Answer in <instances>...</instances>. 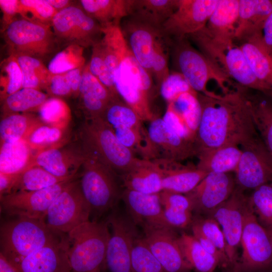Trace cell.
Listing matches in <instances>:
<instances>
[{
  "label": "cell",
  "instance_id": "cell-18",
  "mask_svg": "<svg viewBox=\"0 0 272 272\" xmlns=\"http://www.w3.org/2000/svg\"><path fill=\"white\" fill-rule=\"evenodd\" d=\"M120 27L130 51L139 63L151 74V64L155 44L166 36L162 27L135 14L123 19Z\"/></svg>",
  "mask_w": 272,
  "mask_h": 272
},
{
  "label": "cell",
  "instance_id": "cell-43",
  "mask_svg": "<svg viewBox=\"0 0 272 272\" xmlns=\"http://www.w3.org/2000/svg\"><path fill=\"white\" fill-rule=\"evenodd\" d=\"M102 118L113 129L120 127L146 128L138 114L120 98L110 102Z\"/></svg>",
  "mask_w": 272,
  "mask_h": 272
},
{
  "label": "cell",
  "instance_id": "cell-2",
  "mask_svg": "<svg viewBox=\"0 0 272 272\" xmlns=\"http://www.w3.org/2000/svg\"><path fill=\"white\" fill-rule=\"evenodd\" d=\"M172 63L177 71L182 74L191 87L198 93L218 98V95L207 89L209 82H215L223 94L232 90L228 85L235 84L220 67L200 51L193 47L185 37L171 39L170 45Z\"/></svg>",
  "mask_w": 272,
  "mask_h": 272
},
{
  "label": "cell",
  "instance_id": "cell-15",
  "mask_svg": "<svg viewBox=\"0 0 272 272\" xmlns=\"http://www.w3.org/2000/svg\"><path fill=\"white\" fill-rule=\"evenodd\" d=\"M74 178L35 191L12 193L1 197V211L15 217L43 220L48 209Z\"/></svg>",
  "mask_w": 272,
  "mask_h": 272
},
{
  "label": "cell",
  "instance_id": "cell-5",
  "mask_svg": "<svg viewBox=\"0 0 272 272\" xmlns=\"http://www.w3.org/2000/svg\"><path fill=\"white\" fill-rule=\"evenodd\" d=\"M80 138L83 152L96 158L117 176L126 172L138 158L120 143L102 117L86 119Z\"/></svg>",
  "mask_w": 272,
  "mask_h": 272
},
{
  "label": "cell",
  "instance_id": "cell-63",
  "mask_svg": "<svg viewBox=\"0 0 272 272\" xmlns=\"http://www.w3.org/2000/svg\"><path fill=\"white\" fill-rule=\"evenodd\" d=\"M270 235L271 242V246H272V233L270 234Z\"/></svg>",
  "mask_w": 272,
  "mask_h": 272
},
{
  "label": "cell",
  "instance_id": "cell-6",
  "mask_svg": "<svg viewBox=\"0 0 272 272\" xmlns=\"http://www.w3.org/2000/svg\"><path fill=\"white\" fill-rule=\"evenodd\" d=\"M110 229L107 221H89L67 234L72 272H101Z\"/></svg>",
  "mask_w": 272,
  "mask_h": 272
},
{
  "label": "cell",
  "instance_id": "cell-44",
  "mask_svg": "<svg viewBox=\"0 0 272 272\" xmlns=\"http://www.w3.org/2000/svg\"><path fill=\"white\" fill-rule=\"evenodd\" d=\"M250 204L260 224L272 233V185H262L254 189Z\"/></svg>",
  "mask_w": 272,
  "mask_h": 272
},
{
  "label": "cell",
  "instance_id": "cell-26",
  "mask_svg": "<svg viewBox=\"0 0 272 272\" xmlns=\"http://www.w3.org/2000/svg\"><path fill=\"white\" fill-rule=\"evenodd\" d=\"M79 95L86 119L102 117L110 102L116 98L89 71L85 65L80 82Z\"/></svg>",
  "mask_w": 272,
  "mask_h": 272
},
{
  "label": "cell",
  "instance_id": "cell-50",
  "mask_svg": "<svg viewBox=\"0 0 272 272\" xmlns=\"http://www.w3.org/2000/svg\"><path fill=\"white\" fill-rule=\"evenodd\" d=\"M57 12L46 0H18V15L31 22L51 25Z\"/></svg>",
  "mask_w": 272,
  "mask_h": 272
},
{
  "label": "cell",
  "instance_id": "cell-36",
  "mask_svg": "<svg viewBox=\"0 0 272 272\" xmlns=\"http://www.w3.org/2000/svg\"><path fill=\"white\" fill-rule=\"evenodd\" d=\"M43 124L38 116L30 113L4 115L0 122L1 142L27 140L34 130Z\"/></svg>",
  "mask_w": 272,
  "mask_h": 272
},
{
  "label": "cell",
  "instance_id": "cell-51",
  "mask_svg": "<svg viewBox=\"0 0 272 272\" xmlns=\"http://www.w3.org/2000/svg\"><path fill=\"white\" fill-rule=\"evenodd\" d=\"M171 39L164 36L155 44L151 64V73L158 87L170 74L168 67V47Z\"/></svg>",
  "mask_w": 272,
  "mask_h": 272
},
{
  "label": "cell",
  "instance_id": "cell-64",
  "mask_svg": "<svg viewBox=\"0 0 272 272\" xmlns=\"http://www.w3.org/2000/svg\"><path fill=\"white\" fill-rule=\"evenodd\" d=\"M271 61H272V54H271Z\"/></svg>",
  "mask_w": 272,
  "mask_h": 272
},
{
  "label": "cell",
  "instance_id": "cell-13",
  "mask_svg": "<svg viewBox=\"0 0 272 272\" xmlns=\"http://www.w3.org/2000/svg\"><path fill=\"white\" fill-rule=\"evenodd\" d=\"M242 153L235 173V182L242 190L272 185V156L260 136L240 146Z\"/></svg>",
  "mask_w": 272,
  "mask_h": 272
},
{
  "label": "cell",
  "instance_id": "cell-11",
  "mask_svg": "<svg viewBox=\"0 0 272 272\" xmlns=\"http://www.w3.org/2000/svg\"><path fill=\"white\" fill-rule=\"evenodd\" d=\"M91 214L90 206L82 192L79 181L74 179L53 201L42 220L53 231L67 234L90 221Z\"/></svg>",
  "mask_w": 272,
  "mask_h": 272
},
{
  "label": "cell",
  "instance_id": "cell-21",
  "mask_svg": "<svg viewBox=\"0 0 272 272\" xmlns=\"http://www.w3.org/2000/svg\"><path fill=\"white\" fill-rule=\"evenodd\" d=\"M147 129L152 148L151 160L181 162L195 156L194 145L173 132L162 118L157 117L150 121Z\"/></svg>",
  "mask_w": 272,
  "mask_h": 272
},
{
  "label": "cell",
  "instance_id": "cell-37",
  "mask_svg": "<svg viewBox=\"0 0 272 272\" xmlns=\"http://www.w3.org/2000/svg\"><path fill=\"white\" fill-rule=\"evenodd\" d=\"M99 42L105 62L113 78L115 71L129 51L120 27L103 28V36Z\"/></svg>",
  "mask_w": 272,
  "mask_h": 272
},
{
  "label": "cell",
  "instance_id": "cell-1",
  "mask_svg": "<svg viewBox=\"0 0 272 272\" xmlns=\"http://www.w3.org/2000/svg\"><path fill=\"white\" fill-rule=\"evenodd\" d=\"M201 115L195 142V157L228 144L241 146L259 135L238 85L218 98L198 93Z\"/></svg>",
  "mask_w": 272,
  "mask_h": 272
},
{
  "label": "cell",
  "instance_id": "cell-58",
  "mask_svg": "<svg viewBox=\"0 0 272 272\" xmlns=\"http://www.w3.org/2000/svg\"><path fill=\"white\" fill-rule=\"evenodd\" d=\"M18 0H0V8L2 12V32L16 18L18 14Z\"/></svg>",
  "mask_w": 272,
  "mask_h": 272
},
{
  "label": "cell",
  "instance_id": "cell-16",
  "mask_svg": "<svg viewBox=\"0 0 272 272\" xmlns=\"http://www.w3.org/2000/svg\"><path fill=\"white\" fill-rule=\"evenodd\" d=\"M248 201L240 188L235 187L230 197L211 213L223 233L226 254L229 263H237V250L240 245L244 216Z\"/></svg>",
  "mask_w": 272,
  "mask_h": 272
},
{
  "label": "cell",
  "instance_id": "cell-25",
  "mask_svg": "<svg viewBox=\"0 0 272 272\" xmlns=\"http://www.w3.org/2000/svg\"><path fill=\"white\" fill-rule=\"evenodd\" d=\"M121 198L135 224L168 226L159 193L146 194L125 188Z\"/></svg>",
  "mask_w": 272,
  "mask_h": 272
},
{
  "label": "cell",
  "instance_id": "cell-7",
  "mask_svg": "<svg viewBox=\"0 0 272 272\" xmlns=\"http://www.w3.org/2000/svg\"><path fill=\"white\" fill-rule=\"evenodd\" d=\"M152 75L137 61L129 49L113 75L116 90L121 99L144 121L158 116L153 108L154 84Z\"/></svg>",
  "mask_w": 272,
  "mask_h": 272
},
{
  "label": "cell",
  "instance_id": "cell-19",
  "mask_svg": "<svg viewBox=\"0 0 272 272\" xmlns=\"http://www.w3.org/2000/svg\"><path fill=\"white\" fill-rule=\"evenodd\" d=\"M144 238L165 272H187L192 268L185 259L172 227L166 225L142 226Z\"/></svg>",
  "mask_w": 272,
  "mask_h": 272
},
{
  "label": "cell",
  "instance_id": "cell-59",
  "mask_svg": "<svg viewBox=\"0 0 272 272\" xmlns=\"http://www.w3.org/2000/svg\"><path fill=\"white\" fill-rule=\"evenodd\" d=\"M261 40L268 51L272 54V13L264 23L261 30Z\"/></svg>",
  "mask_w": 272,
  "mask_h": 272
},
{
  "label": "cell",
  "instance_id": "cell-14",
  "mask_svg": "<svg viewBox=\"0 0 272 272\" xmlns=\"http://www.w3.org/2000/svg\"><path fill=\"white\" fill-rule=\"evenodd\" d=\"M110 230L105 259V272H131V252L138 236L133 221L113 214L107 220Z\"/></svg>",
  "mask_w": 272,
  "mask_h": 272
},
{
  "label": "cell",
  "instance_id": "cell-41",
  "mask_svg": "<svg viewBox=\"0 0 272 272\" xmlns=\"http://www.w3.org/2000/svg\"><path fill=\"white\" fill-rule=\"evenodd\" d=\"M71 179L58 178L39 166H31L18 175L10 193L38 190Z\"/></svg>",
  "mask_w": 272,
  "mask_h": 272
},
{
  "label": "cell",
  "instance_id": "cell-34",
  "mask_svg": "<svg viewBox=\"0 0 272 272\" xmlns=\"http://www.w3.org/2000/svg\"><path fill=\"white\" fill-rule=\"evenodd\" d=\"M256 78L272 90L271 53L265 48L261 35H256L240 45Z\"/></svg>",
  "mask_w": 272,
  "mask_h": 272
},
{
  "label": "cell",
  "instance_id": "cell-55",
  "mask_svg": "<svg viewBox=\"0 0 272 272\" xmlns=\"http://www.w3.org/2000/svg\"><path fill=\"white\" fill-rule=\"evenodd\" d=\"M163 208H171L192 211L193 206L190 198L183 194L162 191L159 193Z\"/></svg>",
  "mask_w": 272,
  "mask_h": 272
},
{
  "label": "cell",
  "instance_id": "cell-31",
  "mask_svg": "<svg viewBox=\"0 0 272 272\" xmlns=\"http://www.w3.org/2000/svg\"><path fill=\"white\" fill-rule=\"evenodd\" d=\"M81 7L102 27L120 26L132 12L134 0H81Z\"/></svg>",
  "mask_w": 272,
  "mask_h": 272
},
{
  "label": "cell",
  "instance_id": "cell-17",
  "mask_svg": "<svg viewBox=\"0 0 272 272\" xmlns=\"http://www.w3.org/2000/svg\"><path fill=\"white\" fill-rule=\"evenodd\" d=\"M219 0H179L176 10L164 22L162 31L172 39L182 38L204 28Z\"/></svg>",
  "mask_w": 272,
  "mask_h": 272
},
{
  "label": "cell",
  "instance_id": "cell-54",
  "mask_svg": "<svg viewBox=\"0 0 272 272\" xmlns=\"http://www.w3.org/2000/svg\"><path fill=\"white\" fill-rule=\"evenodd\" d=\"M192 227L197 229L227 257L223 233L218 223L213 217L196 220Z\"/></svg>",
  "mask_w": 272,
  "mask_h": 272
},
{
  "label": "cell",
  "instance_id": "cell-32",
  "mask_svg": "<svg viewBox=\"0 0 272 272\" xmlns=\"http://www.w3.org/2000/svg\"><path fill=\"white\" fill-rule=\"evenodd\" d=\"M241 91L257 132L272 156V99L260 92L252 93L244 87Z\"/></svg>",
  "mask_w": 272,
  "mask_h": 272
},
{
  "label": "cell",
  "instance_id": "cell-30",
  "mask_svg": "<svg viewBox=\"0 0 272 272\" xmlns=\"http://www.w3.org/2000/svg\"><path fill=\"white\" fill-rule=\"evenodd\" d=\"M83 160L82 151L77 154L52 147L37 152L31 166H39L58 178L71 179L75 177L79 164L82 165Z\"/></svg>",
  "mask_w": 272,
  "mask_h": 272
},
{
  "label": "cell",
  "instance_id": "cell-27",
  "mask_svg": "<svg viewBox=\"0 0 272 272\" xmlns=\"http://www.w3.org/2000/svg\"><path fill=\"white\" fill-rule=\"evenodd\" d=\"M272 13V0H239L235 39L243 42L258 35Z\"/></svg>",
  "mask_w": 272,
  "mask_h": 272
},
{
  "label": "cell",
  "instance_id": "cell-38",
  "mask_svg": "<svg viewBox=\"0 0 272 272\" xmlns=\"http://www.w3.org/2000/svg\"><path fill=\"white\" fill-rule=\"evenodd\" d=\"M178 243L186 261L198 272H213L219 264L193 235L182 234Z\"/></svg>",
  "mask_w": 272,
  "mask_h": 272
},
{
  "label": "cell",
  "instance_id": "cell-56",
  "mask_svg": "<svg viewBox=\"0 0 272 272\" xmlns=\"http://www.w3.org/2000/svg\"><path fill=\"white\" fill-rule=\"evenodd\" d=\"M163 210L165 221L171 227L185 228L192 222V211L171 208Z\"/></svg>",
  "mask_w": 272,
  "mask_h": 272
},
{
  "label": "cell",
  "instance_id": "cell-47",
  "mask_svg": "<svg viewBox=\"0 0 272 272\" xmlns=\"http://www.w3.org/2000/svg\"><path fill=\"white\" fill-rule=\"evenodd\" d=\"M38 112V117L44 124L62 129L71 119L70 107L59 97L48 98Z\"/></svg>",
  "mask_w": 272,
  "mask_h": 272
},
{
  "label": "cell",
  "instance_id": "cell-9",
  "mask_svg": "<svg viewBox=\"0 0 272 272\" xmlns=\"http://www.w3.org/2000/svg\"><path fill=\"white\" fill-rule=\"evenodd\" d=\"M10 55L42 60L59 46L51 25L16 18L2 32Z\"/></svg>",
  "mask_w": 272,
  "mask_h": 272
},
{
  "label": "cell",
  "instance_id": "cell-42",
  "mask_svg": "<svg viewBox=\"0 0 272 272\" xmlns=\"http://www.w3.org/2000/svg\"><path fill=\"white\" fill-rule=\"evenodd\" d=\"M15 56L22 74V88L40 91L46 89L52 74L42 61L26 55Z\"/></svg>",
  "mask_w": 272,
  "mask_h": 272
},
{
  "label": "cell",
  "instance_id": "cell-23",
  "mask_svg": "<svg viewBox=\"0 0 272 272\" xmlns=\"http://www.w3.org/2000/svg\"><path fill=\"white\" fill-rule=\"evenodd\" d=\"M66 236L26 257L17 267L20 272H72L67 255Z\"/></svg>",
  "mask_w": 272,
  "mask_h": 272
},
{
  "label": "cell",
  "instance_id": "cell-46",
  "mask_svg": "<svg viewBox=\"0 0 272 272\" xmlns=\"http://www.w3.org/2000/svg\"><path fill=\"white\" fill-rule=\"evenodd\" d=\"M131 272H165L144 237L134 239L131 252Z\"/></svg>",
  "mask_w": 272,
  "mask_h": 272
},
{
  "label": "cell",
  "instance_id": "cell-4",
  "mask_svg": "<svg viewBox=\"0 0 272 272\" xmlns=\"http://www.w3.org/2000/svg\"><path fill=\"white\" fill-rule=\"evenodd\" d=\"M187 38L238 85L260 92L272 99V90L256 78L241 48L236 45L234 41L215 42L208 36L203 28Z\"/></svg>",
  "mask_w": 272,
  "mask_h": 272
},
{
  "label": "cell",
  "instance_id": "cell-33",
  "mask_svg": "<svg viewBox=\"0 0 272 272\" xmlns=\"http://www.w3.org/2000/svg\"><path fill=\"white\" fill-rule=\"evenodd\" d=\"M242 153L238 145H226L198 155L196 167L207 173L235 172Z\"/></svg>",
  "mask_w": 272,
  "mask_h": 272
},
{
  "label": "cell",
  "instance_id": "cell-61",
  "mask_svg": "<svg viewBox=\"0 0 272 272\" xmlns=\"http://www.w3.org/2000/svg\"><path fill=\"white\" fill-rule=\"evenodd\" d=\"M0 272H20V271L0 254Z\"/></svg>",
  "mask_w": 272,
  "mask_h": 272
},
{
  "label": "cell",
  "instance_id": "cell-39",
  "mask_svg": "<svg viewBox=\"0 0 272 272\" xmlns=\"http://www.w3.org/2000/svg\"><path fill=\"white\" fill-rule=\"evenodd\" d=\"M48 98V95L40 90L22 88L3 101V116L38 111Z\"/></svg>",
  "mask_w": 272,
  "mask_h": 272
},
{
  "label": "cell",
  "instance_id": "cell-52",
  "mask_svg": "<svg viewBox=\"0 0 272 272\" xmlns=\"http://www.w3.org/2000/svg\"><path fill=\"white\" fill-rule=\"evenodd\" d=\"M62 136V128L43 124L35 129L27 141L31 148L38 152L52 148Z\"/></svg>",
  "mask_w": 272,
  "mask_h": 272
},
{
  "label": "cell",
  "instance_id": "cell-8",
  "mask_svg": "<svg viewBox=\"0 0 272 272\" xmlns=\"http://www.w3.org/2000/svg\"><path fill=\"white\" fill-rule=\"evenodd\" d=\"M83 153L80 188L91 213L100 216L115 206L122 192L117 181V175L95 157Z\"/></svg>",
  "mask_w": 272,
  "mask_h": 272
},
{
  "label": "cell",
  "instance_id": "cell-28",
  "mask_svg": "<svg viewBox=\"0 0 272 272\" xmlns=\"http://www.w3.org/2000/svg\"><path fill=\"white\" fill-rule=\"evenodd\" d=\"M239 5V0H219L203 28L212 40L223 43L235 40Z\"/></svg>",
  "mask_w": 272,
  "mask_h": 272
},
{
  "label": "cell",
  "instance_id": "cell-53",
  "mask_svg": "<svg viewBox=\"0 0 272 272\" xmlns=\"http://www.w3.org/2000/svg\"><path fill=\"white\" fill-rule=\"evenodd\" d=\"M159 89L161 96L167 103L173 101L182 93L196 92L191 87L183 75L176 71L170 73Z\"/></svg>",
  "mask_w": 272,
  "mask_h": 272
},
{
  "label": "cell",
  "instance_id": "cell-60",
  "mask_svg": "<svg viewBox=\"0 0 272 272\" xmlns=\"http://www.w3.org/2000/svg\"><path fill=\"white\" fill-rule=\"evenodd\" d=\"M18 175L0 173L1 197L10 193Z\"/></svg>",
  "mask_w": 272,
  "mask_h": 272
},
{
  "label": "cell",
  "instance_id": "cell-29",
  "mask_svg": "<svg viewBox=\"0 0 272 272\" xmlns=\"http://www.w3.org/2000/svg\"><path fill=\"white\" fill-rule=\"evenodd\" d=\"M120 177L126 189L146 194L159 193L163 190L161 171L154 160L138 158Z\"/></svg>",
  "mask_w": 272,
  "mask_h": 272
},
{
  "label": "cell",
  "instance_id": "cell-48",
  "mask_svg": "<svg viewBox=\"0 0 272 272\" xmlns=\"http://www.w3.org/2000/svg\"><path fill=\"white\" fill-rule=\"evenodd\" d=\"M84 67L61 74H52L46 88L47 92L54 97L59 98L72 95H79V87Z\"/></svg>",
  "mask_w": 272,
  "mask_h": 272
},
{
  "label": "cell",
  "instance_id": "cell-49",
  "mask_svg": "<svg viewBox=\"0 0 272 272\" xmlns=\"http://www.w3.org/2000/svg\"><path fill=\"white\" fill-rule=\"evenodd\" d=\"M1 99L3 101L8 96L22 88L23 77L17 57L13 55L4 59L1 65Z\"/></svg>",
  "mask_w": 272,
  "mask_h": 272
},
{
  "label": "cell",
  "instance_id": "cell-3",
  "mask_svg": "<svg viewBox=\"0 0 272 272\" xmlns=\"http://www.w3.org/2000/svg\"><path fill=\"white\" fill-rule=\"evenodd\" d=\"M66 235L53 231L42 220L16 217L1 226L0 254L17 267L32 252L59 242Z\"/></svg>",
  "mask_w": 272,
  "mask_h": 272
},
{
  "label": "cell",
  "instance_id": "cell-20",
  "mask_svg": "<svg viewBox=\"0 0 272 272\" xmlns=\"http://www.w3.org/2000/svg\"><path fill=\"white\" fill-rule=\"evenodd\" d=\"M201 115L198 93L185 92L167 103L162 118L173 132L195 145Z\"/></svg>",
  "mask_w": 272,
  "mask_h": 272
},
{
  "label": "cell",
  "instance_id": "cell-22",
  "mask_svg": "<svg viewBox=\"0 0 272 272\" xmlns=\"http://www.w3.org/2000/svg\"><path fill=\"white\" fill-rule=\"evenodd\" d=\"M235 183L230 173L211 172L185 195L191 201L193 209L212 213L230 197Z\"/></svg>",
  "mask_w": 272,
  "mask_h": 272
},
{
  "label": "cell",
  "instance_id": "cell-40",
  "mask_svg": "<svg viewBox=\"0 0 272 272\" xmlns=\"http://www.w3.org/2000/svg\"><path fill=\"white\" fill-rule=\"evenodd\" d=\"M179 2V0H134L131 14L162 27L177 9Z\"/></svg>",
  "mask_w": 272,
  "mask_h": 272
},
{
  "label": "cell",
  "instance_id": "cell-24",
  "mask_svg": "<svg viewBox=\"0 0 272 272\" xmlns=\"http://www.w3.org/2000/svg\"><path fill=\"white\" fill-rule=\"evenodd\" d=\"M153 160L161 171L164 191L187 194L208 174L191 164L185 165L181 162L165 159Z\"/></svg>",
  "mask_w": 272,
  "mask_h": 272
},
{
  "label": "cell",
  "instance_id": "cell-57",
  "mask_svg": "<svg viewBox=\"0 0 272 272\" xmlns=\"http://www.w3.org/2000/svg\"><path fill=\"white\" fill-rule=\"evenodd\" d=\"M192 231L193 235L198 240L203 247L217 260L219 264H226L229 263L227 257L197 229L192 227Z\"/></svg>",
  "mask_w": 272,
  "mask_h": 272
},
{
  "label": "cell",
  "instance_id": "cell-10",
  "mask_svg": "<svg viewBox=\"0 0 272 272\" xmlns=\"http://www.w3.org/2000/svg\"><path fill=\"white\" fill-rule=\"evenodd\" d=\"M240 245L242 252L236 266L240 271L272 272L270 235L260 224L250 204L245 208Z\"/></svg>",
  "mask_w": 272,
  "mask_h": 272
},
{
  "label": "cell",
  "instance_id": "cell-45",
  "mask_svg": "<svg viewBox=\"0 0 272 272\" xmlns=\"http://www.w3.org/2000/svg\"><path fill=\"white\" fill-rule=\"evenodd\" d=\"M84 47L76 44L66 46L51 59L48 70L52 74H58L84 67Z\"/></svg>",
  "mask_w": 272,
  "mask_h": 272
},
{
  "label": "cell",
  "instance_id": "cell-12",
  "mask_svg": "<svg viewBox=\"0 0 272 272\" xmlns=\"http://www.w3.org/2000/svg\"><path fill=\"white\" fill-rule=\"evenodd\" d=\"M59 44L92 47L103 36V29L81 7L72 5L59 11L51 22Z\"/></svg>",
  "mask_w": 272,
  "mask_h": 272
},
{
  "label": "cell",
  "instance_id": "cell-35",
  "mask_svg": "<svg viewBox=\"0 0 272 272\" xmlns=\"http://www.w3.org/2000/svg\"><path fill=\"white\" fill-rule=\"evenodd\" d=\"M27 140L1 142L0 173L19 174L32 165L35 154Z\"/></svg>",
  "mask_w": 272,
  "mask_h": 272
},
{
  "label": "cell",
  "instance_id": "cell-62",
  "mask_svg": "<svg viewBox=\"0 0 272 272\" xmlns=\"http://www.w3.org/2000/svg\"><path fill=\"white\" fill-rule=\"evenodd\" d=\"M46 1L57 11L73 5L72 1L69 0H46Z\"/></svg>",
  "mask_w": 272,
  "mask_h": 272
}]
</instances>
